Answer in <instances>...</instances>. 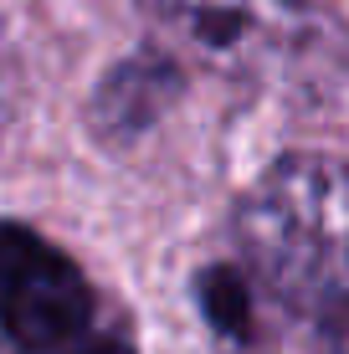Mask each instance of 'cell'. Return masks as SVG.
Returning a JSON list of instances; mask_svg holds the SVG:
<instances>
[{"mask_svg":"<svg viewBox=\"0 0 349 354\" xmlns=\"http://www.w3.org/2000/svg\"><path fill=\"white\" fill-rule=\"evenodd\" d=\"M236 236L278 303L329 354H349V165L283 154L236 205Z\"/></svg>","mask_w":349,"mask_h":354,"instance_id":"obj_1","label":"cell"},{"mask_svg":"<svg viewBox=\"0 0 349 354\" xmlns=\"http://www.w3.org/2000/svg\"><path fill=\"white\" fill-rule=\"evenodd\" d=\"M0 344L10 354H134V334L57 241L0 221Z\"/></svg>","mask_w":349,"mask_h":354,"instance_id":"obj_2","label":"cell"},{"mask_svg":"<svg viewBox=\"0 0 349 354\" xmlns=\"http://www.w3.org/2000/svg\"><path fill=\"white\" fill-rule=\"evenodd\" d=\"M0 354H10V349H6V344H0Z\"/></svg>","mask_w":349,"mask_h":354,"instance_id":"obj_6","label":"cell"},{"mask_svg":"<svg viewBox=\"0 0 349 354\" xmlns=\"http://www.w3.org/2000/svg\"><path fill=\"white\" fill-rule=\"evenodd\" d=\"M139 6L185 52L226 72L287 62L314 36V16L303 0H139Z\"/></svg>","mask_w":349,"mask_h":354,"instance_id":"obj_3","label":"cell"},{"mask_svg":"<svg viewBox=\"0 0 349 354\" xmlns=\"http://www.w3.org/2000/svg\"><path fill=\"white\" fill-rule=\"evenodd\" d=\"M10 118V57H6V36H0V133Z\"/></svg>","mask_w":349,"mask_h":354,"instance_id":"obj_5","label":"cell"},{"mask_svg":"<svg viewBox=\"0 0 349 354\" xmlns=\"http://www.w3.org/2000/svg\"><path fill=\"white\" fill-rule=\"evenodd\" d=\"M200 298H206V319L221 328V334H242L247 328V288L236 272H211L206 288H200Z\"/></svg>","mask_w":349,"mask_h":354,"instance_id":"obj_4","label":"cell"}]
</instances>
